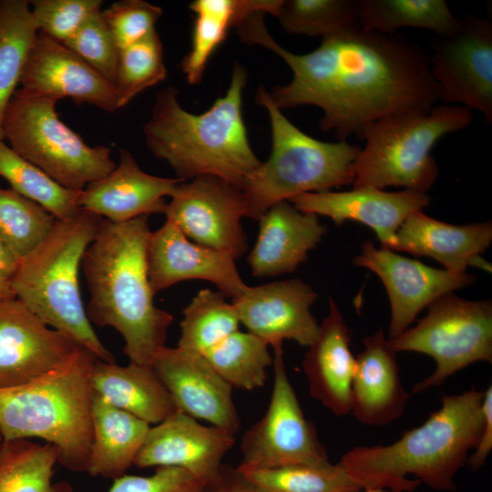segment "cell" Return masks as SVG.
Instances as JSON below:
<instances>
[{
    "instance_id": "1",
    "label": "cell",
    "mask_w": 492,
    "mask_h": 492,
    "mask_svg": "<svg viewBox=\"0 0 492 492\" xmlns=\"http://www.w3.org/2000/svg\"><path fill=\"white\" fill-rule=\"evenodd\" d=\"M264 14L248 16L236 28L241 41L261 45L291 68L292 80L270 97L282 108L315 106L320 127L339 140L362 139L365 129L388 116L426 112L438 97L428 55L402 36L354 27L322 38L314 50L295 54L270 35Z\"/></svg>"
},
{
    "instance_id": "2",
    "label": "cell",
    "mask_w": 492,
    "mask_h": 492,
    "mask_svg": "<svg viewBox=\"0 0 492 492\" xmlns=\"http://www.w3.org/2000/svg\"><path fill=\"white\" fill-rule=\"evenodd\" d=\"M148 219L144 215L122 223L102 220L81 267L89 292V322L122 335L129 363L152 366L166 346L173 316L153 302L146 259Z\"/></svg>"
},
{
    "instance_id": "3",
    "label": "cell",
    "mask_w": 492,
    "mask_h": 492,
    "mask_svg": "<svg viewBox=\"0 0 492 492\" xmlns=\"http://www.w3.org/2000/svg\"><path fill=\"white\" fill-rule=\"evenodd\" d=\"M484 391L443 395L441 407L395 442L348 450L340 464L362 489L413 492L420 483L455 492V477L466 465L483 430Z\"/></svg>"
},
{
    "instance_id": "4",
    "label": "cell",
    "mask_w": 492,
    "mask_h": 492,
    "mask_svg": "<svg viewBox=\"0 0 492 492\" xmlns=\"http://www.w3.org/2000/svg\"><path fill=\"white\" fill-rule=\"evenodd\" d=\"M245 68L235 63L230 86L201 114L185 110L175 87L156 94L151 117L143 126L149 150L166 160L181 181L211 175L241 188L261 164L254 154L242 117Z\"/></svg>"
},
{
    "instance_id": "5",
    "label": "cell",
    "mask_w": 492,
    "mask_h": 492,
    "mask_svg": "<svg viewBox=\"0 0 492 492\" xmlns=\"http://www.w3.org/2000/svg\"><path fill=\"white\" fill-rule=\"evenodd\" d=\"M97 358L79 345L56 368L21 385L0 388L3 440L37 437L59 450L58 463L87 472L93 440V365Z\"/></svg>"
},
{
    "instance_id": "6",
    "label": "cell",
    "mask_w": 492,
    "mask_h": 492,
    "mask_svg": "<svg viewBox=\"0 0 492 492\" xmlns=\"http://www.w3.org/2000/svg\"><path fill=\"white\" fill-rule=\"evenodd\" d=\"M102 220L83 209L72 218L56 220L39 245L19 261L10 283L15 297L46 325L70 336L98 360L117 363L87 318L78 280L84 252Z\"/></svg>"
},
{
    "instance_id": "7",
    "label": "cell",
    "mask_w": 492,
    "mask_h": 492,
    "mask_svg": "<svg viewBox=\"0 0 492 492\" xmlns=\"http://www.w3.org/2000/svg\"><path fill=\"white\" fill-rule=\"evenodd\" d=\"M255 98L268 112L272 145L268 159L242 184L245 217L259 220L275 203L299 194L353 185L359 146L322 141L304 133L274 105L262 85Z\"/></svg>"
},
{
    "instance_id": "8",
    "label": "cell",
    "mask_w": 492,
    "mask_h": 492,
    "mask_svg": "<svg viewBox=\"0 0 492 492\" xmlns=\"http://www.w3.org/2000/svg\"><path fill=\"white\" fill-rule=\"evenodd\" d=\"M472 120L468 108L442 104L374 122L362 137L365 145L354 164L353 187L395 186L426 193L439 174L433 147L446 134L466 129Z\"/></svg>"
},
{
    "instance_id": "9",
    "label": "cell",
    "mask_w": 492,
    "mask_h": 492,
    "mask_svg": "<svg viewBox=\"0 0 492 492\" xmlns=\"http://www.w3.org/2000/svg\"><path fill=\"white\" fill-rule=\"evenodd\" d=\"M56 100L19 88L5 112L2 130L10 148L66 189L81 191L111 172L110 149L90 147L67 126Z\"/></svg>"
},
{
    "instance_id": "10",
    "label": "cell",
    "mask_w": 492,
    "mask_h": 492,
    "mask_svg": "<svg viewBox=\"0 0 492 492\" xmlns=\"http://www.w3.org/2000/svg\"><path fill=\"white\" fill-rule=\"evenodd\" d=\"M416 325L389 339L396 352L431 356L435 371L414 385L411 395L440 386L448 377L479 362L492 363V302L470 301L454 292L428 307Z\"/></svg>"
},
{
    "instance_id": "11",
    "label": "cell",
    "mask_w": 492,
    "mask_h": 492,
    "mask_svg": "<svg viewBox=\"0 0 492 492\" xmlns=\"http://www.w3.org/2000/svg\"><path fill=\"white\" fill-rule=\"evenodd\" d=\"M274 352L273 385L262 417L243 435L241 467L270 468L297 464L329 462L315 427L304 415L289 380L282 343Z\"/></svg>"
},
{
    "instance_id": "12",
    "label": "cell",
    "mask_w": 492,
    "mask_h": 492,
    "mask_svg": "<svg viewBox=\"0 0 492 492\" xmlns=\"http://www.w3.org/2000/svg\"><path fill=\"white\" fill-rule=\"evenodd\" d=\"M431 74L443 104L482 113L492 123V22L467 15L431 42Z\"/></svg>"
},
{
    "instance_id": "13",
    "label": "cell",
    "mask_w": 492,
    "mask_h": 492,
    "mask_svg": "<svg viewBox=\"0 0 492 492\" xmlns=\"http://www.w3.org/2000/svg\"><path fill=\"white\" fill-rule=\"evenodd\" d=\"M245 213L242 189L211 175L180 181L164 211L166 220L189 240L234 259L248 250L247 235L241 223Z\"/></svg>"
},
{
    "instance_id": "14",
    "label": "cell",
    "mask_w": 492,
    "mask_h": 492,
    "mask_svg": "<svg viewBox=\"0 0 492 492\" xmlns=\"http://www.w3.org/2000/svg\"><path fill=\"white\" fill-rule=\"evenodd\" d=\"M359 267L374 272L387 292L391 320L388 339H393L415 320L417 314L443 295L475 282L468 272H455L430 267L367 241L353 260Z\"/></svg>"
},
{
    "instance_id": "15",
    "label": "cell",
    "mask_w": 492,
    "mask_h": 492,
    "mask_svg": "<svg viewBox=\"0 0 492 492\" xmlns=\"http://www.w3.org/2000/svg\"><path fill=\"white\" fill-rule=\"evenodd\" d=\"M79 345L15 297L0 302V388L21 385L56 368Z\"/></svg>"
},
{
    "instance_id": "16",
    "label": "cell",
    "mask_w": 492,
    "mask_h": 492,
    "mask_svg": "<svg viewBox=\"0 0 492 492\" xmlns=\"http://www.w3.org/2000/svg\"><path fill=\"white\" fill-rule=\"evenodd\" d=\"M151 367L178 410L234 436L240 431L241 419L233 402L232 386L203 354L165 346Z\"/></svg>"
},
{
    "instance_id": "17",
    "label": "cell",
    "mask_w": 492,
    "mask_h": 492,
    "mask_svg": "<svg viewBox=\"0 0 492 492\" xmlns=\"http://www.w3.org/2000/svg\"><path fill=\"white\" fill-rule=\"evenodd\" d=\"M21 88L59 100L92 105L108 113L118 109L116 87L63 43L37 33L20 79Z\"/></svg>"
},
{
    "instance_id": "18",
    "label": "cell",
    "mask_w": 492,
    "mask_h": 492,
    "mask_svg": "<svg viewBox=\"0 0 492 492\" xmlns=\"http://www.w3.org/2000/svg\"><path fill=\"white\" fill-rule=\"evenodd\" d=\"M146 259L154 294L187 280L210 282L232 299L248 287L232 256L191 241L168 220L159 229L150 231Z\"/></svg>"
},
{
    "instance_id": "19",
    "label": "cell",
    "mask_w": 492,
    "mask_h": 492,
    "mask_svg": "<svg viewBox=\"0 0 492 492\" xmlns=\"http://www.w3.org/2000/svg\"><path fill=\"white\" fill-rule=\"evenodd\" d=\"M318 299L313 289L301 279L248 286L232 300L240 323L268 345L293 340L309 346L320 325L311 313Z\"/></svg>"
},
{
    "instance_id": "20",
    "label": "cell",
    "mask_w": 492,
    "mask_h": 492,
    "mask_svg": "<svg viewBox=\"0 0 492 492\" xmlns=\"http://www.w3.org/2000/svg\"><path fill=\"white\" fill-rule=\"evenodd\" d=\"M234 443V435L203 425L178 410L149 428L133 466L179 467L207 486L219 474L221 460Z\"/></svg>"
},
{
    "instance_id": "21",
    "label": "cell",
    "mask_w": 492,
    "mask_h": 492,
    "mask_svg": "<svg viewBox=\"0 0 492 492\" xmlns=\"http://www.w3.org/2000/svg\"><path fill=\"white\" fill-rule=\"evenodd\" d=\"M288 201L301 212L329 217L337 225L348 220L367 225L376 233L381 247L392 250L403 222L428 206L431 198L426 193L409 190L392 192L364 187L344 191L306 192Z\"/></svg>"
},
{
    "instance_id": "22",
    "label": "cell",
    "mask_w": 492,
    "mask_h": 492,
    "mask_svg": "<svg viewBox=\"0 0 492 492\" xmlns=\"http://www.w3.org/2000/svg\"><path fill=\"white\" fill-rule=\"evenodd\" d=\"M179 179L153 176L143 171L132 154L119 150V163L107 176L81 190L78 205L115 223L151 213H163Z\"/></svg>"
},
{
    "instance_id": "23",
    "label": "cell",
    "mask_w": 492,
    "mask_h": 492,
    "mask_svg": "<svg viewBox=\"0 0 492 492\" xmlns=\"http://www.w3.org/2000/svg\"><path fill=\"white\" fill-rule=\"evenodd\" d=\"M351 384V413L362 424L385 425L400 418L410 398L396 352L383 331L363 340Z\"/></svg>"
},
{
    "instance_id": "24",
    "label": "cell",
    "mask_w": 492,
    "mask_h": 492,
    "mask_svg": "<svg viewBox=\"0 0 492 492\" xmlns=\"http://www.w3.org/2000/svg\"><path fill=\"white\" fill-rule=\"evenodd\" d=\"M491 241V221L454 225L420 210L411 214L400 226L391 251L433 258L450 272H466L469 266L490 272V265L481 254Z\"/></svg>"
},
{
    "instance_id": "25",
    "label": "cell",
    "mask_w": 492,
    "mask_h": 492,
    "mask_svg": "<svg viewBox=\"0 0 492 492\" xmlns=\"http://www.w3.org/2000/svg\"><path fill=\"white\" fill-rule=\"evenodd\" d=\"M259 221L257 241L247 258L255 277L294 272L327 231L317 215L301 212L288 200L272 205Z\"/></svg>"
},
{
    "instance_id": "26",
    "label": "cell",
    "mask_w": 492,
    "mask_h": 492,
    "mask_svg": "<svg viewBox=\"0 0 492 492\" xmlns=\"http://www.w3.org/2000/svg\"><path fill=\"white\" fill-rule=\"evenodd\" d=\"M350 334L336 303L329 298V312L308 346L302 368L310 395L336 415L351 413V384L356 357Z\"/></svg>"
},
{
    "instance_id": "27",
    "label": "cell",
    "mask_w": 492,
    "mask_h": 492,
    "mask_svg": "<svg viewBox=\"0 0 492 492\" xmlns=\"http://www.w3.org/2000/svg\"><path fill=\"white\" fill-rule=\"evenodd\" d=\"M91 383L96 394L113 406L158 425L178 411L169 393L151 366H127L97 359Z\"/></svg>"
},
{
    "instance_id": "28",
    "label": "cell",
    "mask_w": 492,
    "mask_h": 492,
    "mask_svg": "<svg viewBox=\"0 0 492 492\" xmlns=\"http://www.w3.org/2000/svg\"><path fill=\"white\" fill-rule=\"evenodd\" d=\"M282 0H195L190 9L194 14L191 46L180 67L188 83L202 81L210 58L227 38L231 27L237 28L254 13L276 16Z\"/></svg>"
},
{
    "instance_id": "29",
    "label": "cell",
    "mask_w": 492,
    "mask_h": 492,
    "mask_svg": "<svg viewBox=\"0 0 492 492\" xmlns=\"http://www.w3.org/2000/svg\"><path fill=\"white\" fill-rule=\"evenodd\" d=\"M93 440L87 472L116 479L133 466L150 425L94 392Z\"/></svg>"
},
{
    "instance_id": "30",
    "label": "cell",
    "mask_w": 492,
    "mask_h": 492,
    "mask_svg": "<svg viewBox=\"0 0 492 492\" xmlns=\"http://www.w3.org/2000/svg\"><path fill=\"white\" fill-rule=\"evenodd\" d=\"M458 20L445 0H358V26L364 30L395 34L411 27L444 36Z\"/></svg>"
},
{
    "instance_id": "31",
    "label": "cell",
    "mask_w": 492,
    "mask_h": 492,
    "mask_svg": "<svg viewBox=\"0 0 492 492\" xmlns=\"http://www.w3.org/2000/svg\"><path fill=\"white\" fill-rule=\"evenodd\" d=\"M59 450L50 443L30 439L2 440L0 492H71L66 484H52Z\"/></svg>"
},
{
    "instance_id": "32",
    "label": "cell",
    "mask_w": 492,
    "mask_h": 492,
    "mask_svg": "<svg viewBox=\"0 0 492 492\" xmlns=\"http://www.w3.org/2000/svg\"><path fill=\"white\" fill-rule=\"evenodd\" d=\"M38 33L30 1L1 0L0 4V140L7 106L20 84L24 66Z\"/></svg>"
},
{
    "instance_id": "33",
    "label": "cell",
    "mask_w": 492,
    "mask_h": 492,
    "mask_svg": "<svg viewBox=\"0 0 492 492\" xmlns=\"http://www.w3.org/2000/svg\"><path fill=\"white\" fill-rule=\"evenodd\" d=\"M261 492H360L362 487L340 464H297L270 468L237 466Z\"/></svg>"
},
{
    "instance_id": "34",
    "label": "cell",
    "mask_w": 492,
    "mask_h": 492,
    "mask_svg": "<svg viewBox=\"0 0 492 492\" xmlns=\"http://www.w3.org/2000/svg\"><path fill=\"white\" fill-rule=\"evenodd\" d=\"M240 324L235 306L223 293L201 290L183 310L178 347L204 354L239 331Z\"/></svg>"
},
{
    "instance_id": "35",
    "label": "cell",
    "mask_w": 492,
    "mask_h": 492,
    "mask_svg": "<svg viewBox=\"0 0 492 492\" xmlns=\"http://www.w3.org/2000/svg\"><path fill=\"white\" fill-rule=\"evenodd\" d=\"M0 176L11 189L36 202L56 220H67L82 209L78 205L81 191L64 188L15 152L0 140Z\"/></svg>"
},
{
    "instance_id": "36",
    "label": "cell",
    "mask_w": 492,
    "mask_h": 492,
    "mask_svg": "<svg viewBox=\"0 0 492 492\" xmlns=\"http://www.w3.org/2000/svg\"><path fill=\"white\" fill-rule=\"evenodd\" d=\"M268 344L247 332L233 333L203 355L232 387L254 390L266 381V369L273 358Z\"/></svg>"
},
{
    "instance_id": "37",
    "label": "cell",
    "mask_w": 492,
    "mask_h": 492,
    "mask_svg": "<svg viewBox=\"0 0 492 492\" xmlns=\"http://www.w3.org/2000/svg\"><path fill=\"white\" fill-rule=\"evenodd\" d=\"M276 17L292 35L322 38L358 26V0H282Z\"/></svg>"
},
{
    "instance_id": "38",
    "label": "cell",
    "mask_w": 492,
    "mask_h": 492,
    "mask_svg": "<svg viewBox=\"0 0 492 492\" xmlns=\"http://www.w3.org/2000/svg\"><path fill=\"white\" fill-rule=\"evenodd\" d=\"M56 220L36 202L0 188V238L19 261L39 245Z\"/></svg>"
},
{
    "instance_id": "39",
    "label": "cell",
    "mask_w": 492,
    "mask_h": 492,
    "mask_svg": "<svg viewBox=\"0 0 492 492\" xmlns=\"http://www.w3.org/2000/svg\"><path fill=\"white\" fill-rule=\"evenodd\" d=\"M166 77L162 43L154 30L140 41L120 50L115 85L118 108Z\"/></svg>"
},
{
    "instance_id": "40",
    "label": "cell",
    "mask_w": 492,
    "mask_h": 492,
    "mask_svg": "<svg viewBox=\"0 0 492 492\" xmlns=\"http://www.w3.org/2000/svg\"><path fill=\"white\" fill-rule=\"evenodd\" d=\"M63 44L108 81L116 85L120 49L102 16L101 10L91 15Z\"/></svg>"
},
{
    "instance_id": "41",
    "label": "cell",
    "mask_w": 492,
    "mask_h": 492,
    "mask_svg": "<svg viewBox=\"0 0 492 492\" xmlns=\"http://www.w3.org/2000/svg\"><path fill=\"white\" fill-rule=\"evenodd\" d=\"M31 13L39 33L60 43L67 41L97 11L101 0H34Z\"/></svg>"
},
{
    "instance_id": "42",
    "label": "cell",
    "mask_w": 492,
    "mask_h": 492,
    "mask_svg": "<svg viewBox=\"0 0 492 492\" xmlns=\"http://www.w3.org/2000/svg\"><path fill=\"white\" fill-rule=\"evenodd\" d=\"M101 14L121 50L156 30L155 25L162 9L143 0H121Z\"/></svg>"
},
{
    "instance_id": "43",
    "label": "cell",
    "mask_w": 492,
    "mask_h": 492,
    "mask_svg": "<svg viewBox=\"0 0 492 492\" xmlns=\"http://www.w3.org/2000/svg\"><path fill=\"white\" fill-rule=\"evenodd\" d=\"M108 492H207L204 483L174 466H159L149 477L125 474L116 479Z\"/></svg>"
},
{
    "instance_id": "44",
    "label": "cell",
    "mask_w": 492,
    "mask_h": 492,
    "mask_svg": "<svg viewBox=\"0 0 492 492\" xmlns=\"http://www.w3.org/2000/svg\"><path fill=\"white\" fill-rule=\"evenodd\" d=\"M482 410L484 424L478 444L470 454L466 465L472 471L480 469L486 463L492 448V386L484 391Z\"/></svg>"
},
{
    "instance_id": "45",
    "label": "cell",
    "mask_w": 492,
    "mask_h": 492,
    "mask_svg": "<svg viewBox=\"0 0 492 492\" xmlns=\"http://www.w3.org/2000/svg\"><path fill=\"white\" fill-rule=\"evenodd\" d=\"M207 492H261L236 468L221 465L217 477L207 486Z\"/></svg>"
},
{
    "instance_id": "46",
    "label": "cell",
    "mask_w": 492,
    "mask_h": 492,
    "mask_svg": "<svg viewBox=\"0 0 492 492\" xmlns=\"http://www.w3.org/2000/svg\"><path fill=\"white\" fill-rule=\"evenodd\" d=\"M18 263V258L0 238V276L10 279Z\"/></svg>"
},
{
    "instance_id": "47",
    "label": "cell",
    "mask_w": 492,
    "mask_h": 492,
    "mask_svg": "<svg viewBox=\"0 0 492 492\" xmlns=\"http://www.w3.org/2000/svg\"><path fill=\"white\" fill-rule=\"evenodd\" d=\"M14 297L10 279L0 276V302Z\"/></svg>"
},
{
    "instance_id": "48",
    "label": "cell",
    "mask_w": 492,
    "mask_h": 492,
    "mask_svg": "<svg viewBox=\"0 0 492 492\" xmlns=\"http://www.w3.org/2000/svg\"><path fill=\"white\" fill-rule=\"evenodd\" d=\"M360 492H391V491H388L386 489H378V488H375V489H363L361 490Z\"/></svg>"
},
{
    "instance_id": "49",
    "label": "cell",
    "mask_w": 492,
    "mask_h": 492,
    "mask_svg": "<svg viewBox=\"0 0 492 492\" xmlns=\"http://www.w3.org/2000/svg\"><path fill=\"white\" fill-rule=\"evenodd\" d=\"M2 440H3L2 435H1V433H0V444L2 443Z\"/></svg>"
},
{
    "instance_id": "50",
    "label": "cell",
    "mask_w": 492,
    "mask_h": 492,
    "mask_svg": "<svg viewBox=\"0 0 492 492\" xmlns=\"http://www.w3.org/2000/svg\"><path fill=\"white\" fill-rule=\"evenodd\" d=\"M0 4H1V0H0Z\"/></svg>"
}]
</instances>
